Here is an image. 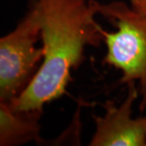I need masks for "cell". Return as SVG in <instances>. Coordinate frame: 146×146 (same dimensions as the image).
I'll return each mask as SVG.
<instances>
[{
	"mask_svg": "<svg viewBox=\"0 0 146 146\" xmlns=\"http://www.w3.org/2000/svg\"><path fill=\"white\" fill-rule=\"evenodd\" d=\"M42 13V65L25 91L9 104L16 111H40L63 95L71 70L84 58V47L98 46L102 36L94 21V0H33Z\"/></svg>",
	"mask_w": 146,
	"mask_h": 146,
	"instance_id": "obj_1",
	"label": "cell"
},
{
	"mask_svg": "<svg viewBox=\"0 0 146 146\" xmlns=\"http://www.w3.org/2000/svg\"><path fill=\"white\" fill-rule=\"evenodd\" d=\"M127 84V96L119 107L114 102L107 101L103 105L104 116L94 115L96 131L89 145L146 146V116L131 118L132 106L140 95L139 89L135 81Z\"/></svg>",
	"mask_w": 146,
	"mask_h": 146,
	"instance_id": "obj_4",
	"label": "cell"
},
{
	"mask_svg": "<svg viewBox=\"0 0 146 146\" xmlns=\"http://www.w3.org/2000/svg\"><path fill=\"white\" fill-rule=\"evenodd\" d=\"M42 112L16 111L9 106L0 103V145H22L31 141H39L38 120Z\"/></svg>",
	"mask_w": 146,
	"mask_h": 146,
	"instance_id": "obj_5",
	"label": "cell"
},
{
	"mask_svg": "<svg viewBox=\"0 0 146 146\" xmlns=\"http://www.w3.org/2000/svg\"><path fill=\"white\" fill-rule=\"evenodd\" d=\"M42 17L33 0L29 11L12 32L0 39V101L9 104L34 78L43 60V47L36 46L41 37Z\"/></svg>",
	"mask_w": 146,
	"mask_h": 146,
	"instance_id": "obj_3",
	"label": "cell"
},
{
	"mask_svg": "<svg viewBox=\"0 0 146 146\" xmlns=\"http://www.w3.org/2000/svg\"><path fill=\"white\" fill-rule=\"evenodd\" d=\"M97 12L118 29L106 32L100 26L107 53L104 63L123 72L120 84L138 81L140 109L146 108V16L123 2L107 4L94 0Z\"/></svg>",
	"mask_w": 146,
	"mask_h": 146,
	"instance_id": "obj_2",
	"label": "cell"
},
{
	"mask_svg": "<svg viewBox=\"0 0 146 146\" xmlns=\"http://www.w3.org/2000/svg\"><path fill=\"white\" fill-rule=\"evenodd\" d=\"M134 10L146 16V0H129Z\"/></svg>",
	"mask_w": 146,
	"mask_h": 146,
	"instance_id": "obj_6",
	"label": "cell"
}]
</instances>
